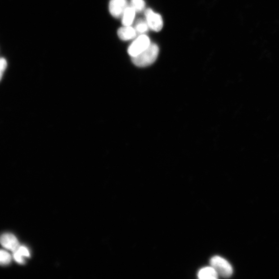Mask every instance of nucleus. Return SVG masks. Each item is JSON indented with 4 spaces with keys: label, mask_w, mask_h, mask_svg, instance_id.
Returning <instances> with one entry per match:
<instances>
[{
    "label": "nucleus",
    "mask_w": 279,
    "mask_h": 279,
    "mask_svg": "<svg viewBox=\"0 0 279 279\" xmlns=\"http://www.w3.org/2000/svg\"><path fill=\"white\" fill-rule=\"evenodd\" d=\"M159 54V47L155 43H150L149 47L138 56L131 58L133 64L140 67H147L154 64Z\"/></svg>",
    "instance_id": "nucleus-1"
},
{
    "label": "nucleus",
    "mask_w": 279,
    "mask_h": 279,
    "mask_svg": "<svg viewBox=\"0 0 279 279\" xmlns=\"http://www.w3.org/2000/svg\"><path fill=\"white\" fill-rule=\"evenodd\" d=\"M210 264L218 275L223 278H229L233 274V268L226 259L219 257L215 256L210 260Z\"/></svg>",
    "instance_id": "nucleus-2"
},
{
    "label": "nucleus",
    "mask_w": 279,
    "mask_h": 279,
    "mask_svg": "<svg viewBox=\"0 0 279 279\" xmlns=\"http://www.w3.org/2000/svg\"><path fill=\"white\" fill-rule=\"evenodd\" d=\"M150 44V39L146 35H141L130 45L128 53L131 58L136 57L146 50Z\"/></svg>",
    "instance_id": "nucleus-3"
},
{
    "label": "nucleus",
    "mask_w": 279,
    "mask_h": 279,
    "mask_svg": "<svg viewBox=\"0 0 279 279\" xmlns=\"http://www.w3.org/2000/svg\"><path fill=\"white\" fill-rule=\"evenodd\" d=\"M147 22L150 28L153 31H160L163 27V20L161 16L149 8L146 11Z\"/></svg>",
    "instance_id": "nucleus-4"
},
{
    "label": "nucleus",
    "mask_w": 279,
    "mask_h": 279,
    "mask_svg": "<svg viewBox=\"0 0 279 279\" xmlns=\"http://www.w3.org/2000/svg\"><path fill=\"white\" fill-rule=\"evenodd\" d=\"M0 244L5 249L13 253L20 246L19 240L11 233H4L0 236Z\"/></svg>",
    "instance_id": "nucleus-5"
},
{
    "label": "nucleus",
    "mask_w": 279,
    "mask_h": 279,
    "mask_svg": "<svg viewBox=\"0 0 279 279\" xmlns=\"http://www.w3.org/2000/svg\"><path fill=\"white\" fill-rule=\"evenodd\" d=\"M127 6V0H111L109 4V11L113 17L119 18L123 15Z\"/></svg>",
    "instance_id": "nucleus-6"
},
{
    "label": "nucleus",
    "mask_w": 279,
    "mask_h": 279,
    "mask_svg": "<svg viewBox=\"0 0 279 279\" xmlns=\"http://www.w3.org/2000/svg\"><path fill=\"white\" fill-rule=\"evenodd\" d=\"M13 253V257L16 262L21 264H23L25 263V258H29L30 256L28 248L22 246H20Z\"/></svg>",
    "instance_id": "nucleus-7"
},
{
    "label": "nucleus",
    "mask_w": 279,
    "mask_h": 279,
    "mask_svg": "<svg viewBox=\"0 0 279 279\" xmlns=\"http://www.w3.org/2000/svg\"><path fill=\"white\" fill-rule=\"evenodd\" d=\"M119 37L123 41H129L136 37L137 32L130 26H124L118 31Z\"/></svg>",
    "instance_id": "nucleus-8"
},
{
    "label": "nucleus",
    "mask_w": 279,
    "mask_h": 279,
    "mask_svg": "<svg viewBox=\"0 0 279 279\" xmlns=\"http://www.w3.org/2000/svg\"><path fill=\"white\" fill-rule=\"evenodd\" d=\"M136 12L131 6L125 9L122 15V23L124 26H130L132 24Z\"/></svg>",
    "instance_id": "nucleus-9"
},
{
    "label": "nucleus",
    "mask_w": 279,
    "mask_h": 279,
    "mask_svg": "<svg viewBox=\"0 0 279 279\" xmlns=\"http://www.w3.org/2000/svg\"><path fill=\"white\" fill-rule=\"evenodd\" d=\"M198 277L200 279H217L218 274L215 269L212 266L206 267L201 269L197 274Z\"/></svg>",
    "instance_id": "nucleus-10"
},
{
    "label": "nucleus",
    "mask_w": 279,
    "mask_h": 279,
    "mask_svg": "<svg viewBox=\"0 0 279 279\" xmlns=\"http://www.w3.org/2000/svg\"><path fill=\"white\" fill-rule=\"evenodd\" d=\"M12 258L11 255L7 251L0 250V265L6 266L10 264Z\"/></svg>",
    "instance_id": "nucleus-11"
},
{
    "label": "nucleus",
    "mask_w": 279,
    "mask_h": 279,
    "mask_svg": "<svg viewBox=\"0 0 279 279\" xmlns=\"http://www.w3.org/2000/svg\"><path fill=\"white\" fill-rule=\"evenodd\" d=\"M145 6L146 3L144 0H131V7L137 12L142 11Z\"/></svg>",
    "instance_id": "nucleus-12"
},
{
    "label": "nucleus",
    "mask_w": 279,
    "mask_h": 279,
    "mask_svg": "<svg viewBox=\"0 0 279 279\" xmlns=\"http://www.w3.org/2000/svg\"><path fill=\"white\" fill-rule=\"evenodd\" d=\"M149 27L147 22L141 20L137 22L134 29L137 33L143 34L148 30Z\"/></svg>",
    "instance_id": "nucleus-13"
},
{
    "label": "nucleus",
    "mask_w": 279,
    "mask_h": 279,
    "mask_svg": "<svg viewBox=\"0 0 279 279\" xmlns=\"http://www.w3.org/2000/svg\"><path fill=\"white\" fill-rule=\"evenodd\" d=\"M7 67V62L4 58L0 59V82Z\"/></svg>",
    "instance_id": "nucleus-14"
}]
</instances>
